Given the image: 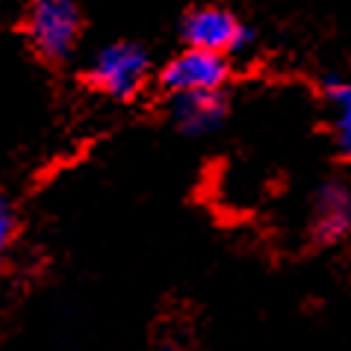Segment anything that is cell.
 I'll return each instance as SVG.
<instances>
[{
	"mask_svg": "<svg viewBox=\"0 0 351 351\" xmlns=\"http://www.w3.org/2000/svg\"><path fill=\"white\" fill-rule=\"evenodd\" d=\"M180 38L192 47H207V51H219L230 56L248 51L257 42V33L242 24L230 9L204 3V6H192L180 18Z\"/></svg>",
	"mask_w": 351,
	"mask_h": 351,
	"instance_id": "obj_3",
	"label": "cell"
},
{
	"mask_svg": "<svg viewBox=\"0 0 351 351\" xmlns=\"http://www.w3.org/2000/svg\"><path fill=\"white\" fill-rule=\"evenodd\" d=\"M15 230H18V213L12 207V201L3 195V198H0V245H9Z\"/></svg>",
	"mask_w": 351,
	"mask_h": 351,
	"instance_id": "obj_8",
	"label": "cell"
},
{
	"mask_svg": "<svg viewBox=\"0 0 351 351\" xmlns=\"http://www.w3.org/2000/svg\"><path fill=\"white\" fill-rule=\"evenodd\" d=\"M151 71V53L139 42L104 45L86 68V83L115 101H128L145 86Z\"/></svg>",
	"mask_w": 351,
	"mask_h": 351,
	"instance_id": "obj_2",
	"label": "cell"
},
{
	"mask_svg": "<svg viewBox=\"0 0 351 351\" xmlns=\"http://www.w3.org/2000/svg\"><path fill=\"white\" fill-rule=\"evenodd\" d=\"M334 119H330V133H334V148L339 157H351V86L330 101Z\"/></svg>",
	"mask_w": 351,
	"mask_h": 351,
	"instance_id": "obj_7",
	"label": "cell"
},
{
	"mask_svg": "<svg viewBox=\"0 0 351 351\" xmlns=\"http://www.w3.org/2000/svg\"><path fill=\"white\" fill-rule=\"evenodd\" d=\"M351 233V189L343 180H325L313 192L310 239L316 245H337Z\"/></svg>",
	"mask_w": 351,
	"mask_h": 351,
	"instance_id": "obj_6",
	"label": "cell"
},
{
	"mask_svg": "<svg viewBox=\"0 0 351 351\" xmlns=\"http://www.w3.org/2000/svg\"><path fill=\"white\" fill-rule=\"evenodd\" d=\"M230 101L224 89H195V92H178L169 95V119L174 130L189 139L207 136L221 128L228 119Z\"/></svg>",
	"mask_w": 351,
	"mask_h": 351,
	"instance_id": "obj_5",
	"label": "cell"
},
{
	"mask_svg": "<svg viewBox=\"0 0 351 351\" xmlns=\"http://www.w3.org/2000/svg\"><path fill=\"white\" fill-rule=\"evenodd\" d=\"M24 30L30 47L45 62L62 65L80 42V6L74 0H30L24 12Z\"/></svg>",
	"mask_w": 351,
	"mask_h": 351,
	"instance_id": "obj_1",
	"label": "cell"
},
{
	"mask_svg": "<svg viewBox=\"0 0 351 351\" xmlns=\"http://www.w3.org/2000/svg\"><path fill=\"white\" fill-rule=\"evenodd\" d=\"M228 77H230L228 53L186 45V51H180L174 60H169L160 68L157 83L165 95H178L195 89H224Z\"/></svg>",
	"mask_w": 351,
	"mask_h": 351,
	"instance_id": "obj_4",
	"label": "cell"
}]
</instances>
